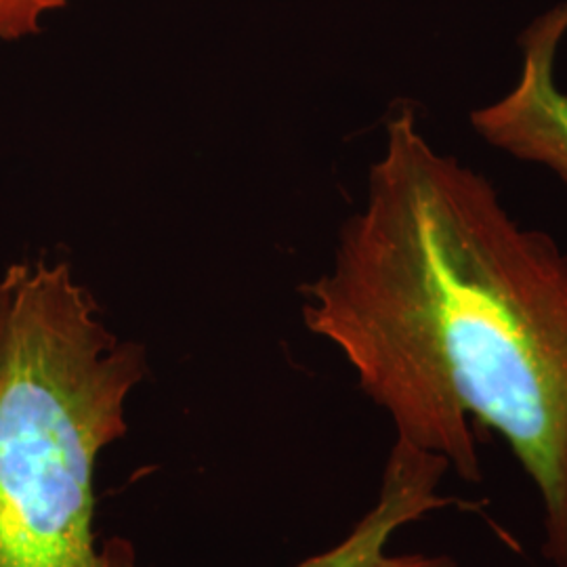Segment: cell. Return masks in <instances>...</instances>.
<instances>
[{"mask_svg": "<svg viewBox=\"0 0 567 567\" xmlns=\"http://www.w3.org/2000/svg\"><path fill=\"white\" fill-rule=\"evenodd\" d=\"M307 330L341 351L395 440L482 482L475 429L511 447L567 567V252L511 217L486 175L402 105L332 267L303 286Z\"/></svg>", "mask_w": 567, "mask_h": 567, "instance_id": "obj_1", "label": "cell"}, {"mask_svg": "<svg viewBox=\"0 0 567 567\" xmlns=\"http://www.w3.org/2000/svg\"><path fill=\"white\" fill-rule=\"evenodd\" d=\"M145 374L70 265L0 274V567H131L97 543L95 473Z\"/></svg>", "mask_w": 567, "mask_h": 567, "instance_id": "obj_2", "label": "cell"}, {"mask_svg": "<svg viewBox=\"0 0 567 567\" xmlns=\"http://www.w3.org/2000/svg\"><path fill=\"white\" fill-rule=\"evenodd\" d=\"M567 37V0L540 13L519 37L522 76L501 100L475 107L471 128L508 156L545 166L567 183V93L557 53Z\"/></svg>", "mask_w": 567, "mask_h": 567, "instance_id": "obj_3", "label": "cell"}, {"mask_svg": "<svg viewBox=\"0 0 567 567\" xmlns=\"http://www.w3.org/2000/svg\"><path fill=\"white\" fill-rule=\"evenodd\" d=\"M447 473L444 458L395 440L374 505L341 543L295 567H458L446 553L391 550V540L400 529L452 505V498L440 489Z\"/></svg>", "mask_w": 567, "mask_h": 567, "instance_id": "obj_4", "label": "cell"}, {"mask_svg": "<svg viewBox=\"0 0 567 567\" xmlns=\"http://www.w3.org/2000/svg\"><path fill=\"white\" fill-rule=\"evenodd\" d=\"M68 0H0V42L30 39L42 30V21L61 11Z\"/></svg>", "mask_w": 567, "mask_h": 567, "instance_id": "obj_5", "label": "cell"}]
</instances>
